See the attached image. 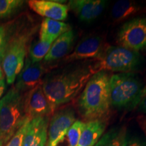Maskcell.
Returning <instances> with one entry per match:
<instances>
[{
    "instance_id": "obj_3",
    "label": "cell",
    "mask_w": 146,
    "mask_h": 146,
    "mask_svg": "<svg viewBox=\"0 0 146 146\" xmlns=\"http://www.w3.org/2000/svg\"><path fill=\"white\" fill-rule=\"evenodd\" d=\"M110 77L106 71L91 76L78 100V112L87 120L106 118L111 106Z\"/></svg>"
},
{
    "instance_id": "obj_7",
    "label": "cell",
    "mask_w": 146,
    "mask_h": 146,
    "mask_svg": "<svg viewBox=\"0 0 146 146\" xmlns=\"http://www.w3.org/2000/svg\"><path fill=\"white\" fill-rule=\"evenodd\" d=\"M119 46L139 52L146 50V18H135L120 27L116 36Z\"/></svg>"
},
{
    "instance_id": "obj_18",
    "label": "cell",
    "mask_w": 146,
    "mask_h": 146,
    "mask_svg": "<svg viewBox=\"0 0 146 146\" xmlns=\"http://www.w3.org/2000/svg\"><path fill=\"white\" fill-rule=\"evenodd\" d=\"M127 135L125 126L113 127L103 134L94 146H124Z\"/></svg>"
},
{
    "instance_id": "obj_27",
    "label": "cell",
    "mask_w": 146,
    "mask_h": 146,
    "mask_svg": "<svg viewBox=\"0 0 146 146\" xmlns=\"http://www.w3.org/2000/svg\"><path fill=\"white\" fill-rule=\"evenodd\" d=\"M5 89V79L3 78H1L0 79V98H1L2 95L4 93Z\"/></svg>"
},
{
    "instance_id": "obj_5",
    "label": "cell",
    "mask_w": 146,
    "mask_h": 146,
    "mask_svg": "<svg viewBox=\"0 0 146 146\" xmlns=\"http://www.w3.org/2000/svg\"><path fill=\"white\" fill-rule=\"evenodd\" d=\"M146 89L133 72L118 73L110 77L111 106L118 109H132L139 104Z\"/></svg>"
},
{
    "instance_id": "obj_2",
    "label": "cell",
    "mask_w": 146,
    "mask_h": 146,
    "mask_svg": "<svg viewBox=\"0 0 146 146\" xmlns=\"http://www.w3.org/2000/svg\"><path fill=\"white\" fill-rule=\"evenodd\" d=\"M38 26L29 18H18L3 52L1 64L7 83L12 85L23 69L29 45Z\"/></svg>"
},
{
    "instance_id": "obj_17",
    "label": "cell",
    "mask_w": 146,
    "mask_h": 146,
    "mask_svg": "<svg viewBox=\"0 0 146 146\" xmlns=\"http://www.w3.org/2000/svg\"><path fill=\"white\" fill-rule=\"evenodd\" d=\"M71 30L68 24L61 21L45 18L41 25L39 40L54 43L60 35Z\"/></svg>"
},
{
    "instance_id": "obj_8",
    "label": "cell",
    "mask_w": 146,
    "mask_h": 146,
    "mask_svg": "<svg viewBox=\"0 0 146 146\" xmlns=\"http://www.w3.org/2000/svg\"><path fill=\"white\" fill-rule=\"evenodd\" d=\"M24 110L29 120L37 117H49L55 111L43 91L41 83L24 94Z\"/></svg>"
},
{
    "instance_id": "obj_29",
    "label": "cell",
    "mask_w": 146,
    "mask_h": 146,
    "mask_svg": "<svg viewBox=\"0 0 146 146\" xmlns=\"http://www.w3.org/2000/svg\"><path fill=\"white\" fill-rule=\"evenodd\" d=\"M145 134H146V130H145Z\"/></svg>"
},
{
    "instance_id": "obj_4",
    "label": "cell",
    "mask_w": 146,
    "mask_h": 146,
    "mask_svg": "<svg viewBox=\"0 0 146 146\" xmlns=\"http://www.w3.org/2000/svg\"><path fill=\"white\" fill-rule=\"evenodd\" d=\"M28 120L24 110V94L13 86L0 100V146L8 143Z\"/></svg>"
},
{
    "instance_id": "obj_23",
    "label": "cell",
    "mask_w": 146,
    "mask_h": 146,
    "mask_svg": "<svg viewBox=\"0 0 146 146\" xmlns=\"http://www.w3.org/2000/svg\"><path fill=\"white\" fill-rule=\"evenodd\" d=\"M16 21L17 20H14L10 23L0 25V57L1 58H2L5 46L15 27Z\"/></svg>"
},
{
    "instance_id": "obj_6",
    "label": "cell",
    "mask_w": 146,
    "mask_h": 146,
    "mask_svg": "<svg viewBox=\"0 0 146 146\" xmlns=\"http://www.w3.org/2000/svg\"><path fill=\"white\" fill-rule=\"evenodd\" d=\"M141 64L142 56L139 52L121 46H110L104 50L100 58L94 60V68L96 72L128 73L137 70Z\"/></svg>"
},
{
    "instance_id": "obj_26",
    "label": "cell",
    "mask_w": 146,
    "mask_h": 146,
    "mask_svg": "<svg viewBox=\"0 0 146 146\" xmlns=\"http://www.w3.org/2000/svg\"><path fill=\"white\" fill-rule=\"evenodd\" d=\"M139 111L143 114H146V90L144 93L143 97H142L141 101L138 104Z\"/></svg>"
},
{
    "instance_id": "obj_13",
    "label": "cell",
    "mask_w": 146,
    "mask_h": 146,
    "mask_svg": "<svg viewBox=\"0 0 146 146\" xmlns=\"http://www.w3.org/2000/svg\"><path fill=\"white\" fill-rule=\"evenodd\" d=\"M30 8L39 15L54 21H65L68 17V5L50 0H31L28 1Z\"/></svg>"
},
{
    "instance_id": "obj_15",
    "label": "cell",
    "mask_w": 146,
    "mask_h": 146,
    "mask_svg": "<svg viewBox=\"0 0 146 146\" xmlns=\"http://www.w3.org/2000/svg\"><path fill=\"white\" fill-rule=\"evenodd\" d=\"M106 126V118L87 120L83 123L78 146H94L103 135Z\"/></svg>"
},
{
    "instance_id": "obj_28",
    "label": "cell",
    "mask_w": 146,
    "mask_h": 146,
    "mask_svg": "<svg viewBox=\"0 0 146 146\" xmlns=\"http://www.w3.org/2000/svg\"><path fill=\"white\" fill-rule=\"evenodd\" d=\"M1 58L0 57V79L2 78V73H1Z\"/></svg>"
},
{
    "instance_id": "obj_16",
    "label": "cell",
    "mask_w": 146,
    "mask_h": 146,
    "mask_svg": "<svg viewBox=\"0 0 146 146\" xmlns=\"http://www.w3.org/2000/svg\"><path fill=\"white\" fill-rule=\"evenodd\" d=\"M74 39L75 35L72 29L60 35L52 43L44 58V62H52L68 56L74 45Z\"/></svg>"
},
{
    "instance_id": "obj_11",
    "label": "cell",
    "mask_w": 146,
    "mask_h": 146,
    "mask_svg": "<svg viewBox=\"0 0 146 146\" xmlns=\"http://www.w3.org/2000/svg\"><path fill=\"white\" fill-rule=\"evenodd\" d=\"M104 51L102 40L100 36H91L84 39L74 50L66 56L64 61L71 63L85 60H97Z\"/></svg>"
},
{
    "instance_id": "obj_24",
    "label": "cell",
    "mask_w": 146,
    "mask_h": 146,
    "mask_svg": "<svg viewBox=\"0 0 146 146\" xmlns=\"http://www.w3.org/2000/svg\"><path fill=\"white\" fill-rule=\"evenodd\" d=\"M29 120H27L26 123L16 131L14 136L9 140L8 143L4 146H23L24 137H25V133H26L27 125H28Z\"/></svg>"
},
{
    "instance_id": "obj_10",
    "label": "cell",
    "mask_w": 146,
    "mask_h": 146,
    "mask_svg": "<svg viewBox=\"0 0 146 146\" xmlns=\"http://www.w3.org/2000/svg\"><path fill=\"white\" fill-rule=\"evenodd\" d=\"M46 72V68L41 62L33 63L26 58L23 68L14 81V88L25 94L42 83Z\"/></svg>"
},
{
    "instance_id": "obj_9",
    "label": "cell",
    "mask_w": 146,
    "mask_h": 146,
    "mask_svg": "<svg viewBox=\"0 0 146 146\" xmlns=\"http://www.w3.org/2000/svg\"><path fill=\"white\" fill-rule=\"evenodd\" d=\"M76 120L75 112L72 107H64L54 112L48 125L47 146L54 145Z\"/></svg>"
},
{
    "instance_id": "obj_1",
    "label": "cell",
    "mask_w": 146,
    "mask_h": 146,
    "mask_svg": "<svg viewBox=\"0 0 146 146\" xmlns=\"http://www.w3.org/2000/svg\"><path fill=\"white\" fill-rule=\"evenodd\" d=\"M72 62L48 73L42 80L43 91L54 111L74 100L96 73L94 62Z\"/></svg>"
},
{
    "instance_id": "obj_19",
    "label": "cell",
    "mask_w": 146,
    "mask_h": 146,
    "mask_svg": "<svg viewBox=\"0 0 146 146\" xmlns=\"http://www.w3.org/2000/svg\"><path fill=\"white\" fill-rule=\"evenodd\" d=\"M140 9L135 1L120 0L112 6L111 15L114 21H122L134 15Z\"/></svg>"
},
{
    "instance_id": "obj_22",
    "label": "cell",
    "mask_w": 146,
    "mask_h": 146,
    "mask_svg": "<svg viewBox=\"0 0 146 146\" xmlns=\"http://www.w3.org/2000/svg\"><path fill=\"white\" fill-rule=\"evenodd\" d=\"M25 1L21 0H0V20L13 16L21 10Z\"/></svg>"
},
{
    "instance_id": "obj_25",
    "label": "cell",
    "mask_w": 146,
    "mask_h": 146,
    "mask_svg": "<svg viewBox=\"0 0 146 146\" xmlns=\"http://www.w3.org/2000/svg\"><path fill=\"white\" fill-rule=\"evenodd\" d=\"M124 146H146V141L139 137L127 134Z\"/></svg>"
},
{
    "instance_id": "obj_14",
    "label": "cell",
    "mask_w": 146,
    "mask_h": 146,
    "mask_svg": "<svg viewBox=\"0 0 146 146\" xmlns=\"http://www.w3.org/2000/svg\"><path fill=\"white\" fill-rule=\"evenodd\" d=\"M49 117H37L29 120L23 146H45L47 141Z\"/></svg>"
},
{
    "instance_id": "obj_21",
    "label": "cell",
    "mask_w": 146,
    "mask_h": 146,
    "mask_svg": "<svg viewBox=\"0 0 146 146\" xmlns=\"http://www.w3.org/2000/svg\"><path fill=\"white\" fill-rule=\"evenodd\" d=\"M52 43L48 41H35L29 47V56L32 62H39L45 57L50 50Z\"/></svg>"
},
{
    "instance_id": "obj_12",
    "label": "cell",
    "mask_w": 146,
    "mask_h": 146,
    "mask_svg": "<svg viewBox=\"0 0 146 146\" xmlns=\"http://www.w3.org/2000/svg\"><path fill=\"white\" fill-rule=\"evenodd\" d=\"M106 5L103 0H72L68 6L78 19L84 23H91L101 15Z\"/></svg>"
},
{
    "instance_id": "obj_20",
    "label": "cell",
    "mask_w": 146,
    "mask_h": 146,
    "mask_svg": "<svg viewBox=\"0 0 146 146\" xmlns=\"http://www.w3.org/2000/svg\"><path fill=\"white\" fill-rule=\"evenodd\" d=\"M83 122L76 120L67 133L53 146H78Z\"/></svg>"
}]
</instances>
